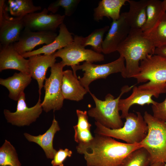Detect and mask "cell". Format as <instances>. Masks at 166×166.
Wrapping results in <instances>:
<instances>
[{
	"label": "cell",
	"instance_id": "obj_1",
	"mask_svg": "<svg viewBox=\"0 0 166 166\" xmlns=\"http://www.w3.org/2000/svg\"><path fill=\"white\" fill-rule=\"evenodd\" d=\"M142 147L140 143L128 144L95 133L89 142L78 144V153L83 155L87 166H119L132 151Z\"/></svg>",
	"mask_w": 166,
	"mask_h": 166
},
{
	"label": "cell",
	"instance_id": "obj_2",
	"mask_svg": "<svg viewBox=\"0 0 166 166\" xmlns=\"http://www.w3.org/2000/svg\"><path fill=\"white\" fill-rule=\"evenodd\" d=\"M156 48L144 35L141 29H131L126 38L117 51L125 61L124 78L134 77L139 73V62L148 55L154 54Z\"/></svg>",
	"mask_w": 166,
	"mask_h": 166
},
{
	"label": "cell",
	"instance_id": "obj_3",
	"mask_svg": "<svg viewBox=\"0 0 166 166\" xmlns=\"http://www.w3.org/2000/svg\"><path fill=\"white\" fill-rule=\"evenodd\" d=\"M134 86L125 85L121 88V93L117 98H115L112 95L108 93L104 101L98 99L90 92L95 106L88 110V115L108 128L116 129L121 128L124 124L119 112V101L121 96L129 91Z\"/></svg>",
	"mask_w": 166,
	"mask_h": 166
},
{
	"label": "cell",
	"instance_id": "obj_4",
	"mask_svg": "<svg viewBox=\"0 0 166 166\" xmlns=\"http://www.w3.org/2000/svg\"><path fill=\"white\" fill-rule=\"evenodd\" d=\"M126 121L122 127L111 129L106 128L95 121V133L120 139L128 144L140 143L147 136L148 128L141 113L136 114L130 113L125 117Z\"/></svg>",
	"mask_w": 166,
	"mask_h": 166
},
{
	"label": "cell",
	"instance_id": "obj_5",
	"mask_svg": "<svg viewBox=\"0 0 166 166\" xmlns=\"http://www.w3.org/2000/svg\"><path fill=\"white\" fill-rule=\"evenodd\" d=\"M148 128L147 134L140 143L149 153L151 164L166 163V122L156 118L145 111L143 116Z\"/></svg>",
	"mask_w": 166,
	"mask_h": 166
},
{
	"label": "cell",
	"instance_id": "obj_6",
	"mask_svg": "<svg viewBox=\"0 0 166 166\" xmlns=\"http://www.w3.org/2000/svg\"><path fill=\"white\" fill-rule=\"evenodd\" d=\"M124 58L121 56L117 60L108 63L97 65L89 62H85L81 65L71 66L74 75L76 71L82 70L84 72L83 76L78 78L81 85L89 93V86L91 83L97 79L106 77L111 74L120 73L122 76L125 70Z\"/></svg>",
	"mask_w": 166,
	"mask_h": 166
},
{
	"label": "cell",
	"instance_id": "obj_7",
	"mask_svg": "<svg viewBox=\"0 0 166 166\" xmlns=\"http://www.w3.org/2000/svg\"><path fill=\"white\" fill-rule=\"evenodd\" d=\"M64 67L61 61L55 63L51 67L49 77L45 80V95L41 105L46 113L59 110L63 106L64 99L61 85Z\"/></svg>",
	"mask_w": 166,
	"mask_h": 166
},
{
	"label": "cell",
	"instance_id": "obj_8",
	"mask_svg": "<svg viewBox=\"0 0 166 166\" xmlns=\"http://www.w3.org/2000/svg\"><path fill=\"white\" fill-rule=\"evenodd\" d=\"M83 37L75 35L73 42L65 47L54 53L55 56L62 59L64 66L79 65L85 61L93 63L104 60V56L91 49H86L82 43Z\"/></svg>",
	"mask_w": 166,
	"mask_h": 166
},
{
	"label": "cell",
	"instance_id": "obj_9",
	"mask_svg": "<svg viewBox=\"0 0 166 166\" xmlns=\"http://www.w3.org/2000/svg\"><path fill=\"white\" fill-rule=\"evenodd\" d=\"M131 94L128 97L120 99L118 103L119 111L121 112V118H125L130 107L134 104L143 106L145 104H155L156 101L152 99L158 98L160 94L166 93V87L149 81L138 86H134Z\"/></svg>",
	"mask_w": 166,
	"mask_h": 166
},
{
	"label": "cell",
	"instance_id": "obj_10",
	"mask_svg": "<svg viewBox=\"0 0 166 166\" xmlns=\"http://www.w3.org/2000/svg\"><path fill=\"white\" fill-rule=\"evenodd\" d=\"M139 73L133 78L138 83L149 81L166 87V58L155 55H149L140 61Z\"/></svg>",
	"mask_w": 166,
	"mask_h": 166
},
{
	"label": "cell",
	"instance_id": "obj_11",
	"mask_svg": "<svg viewBox=\"0 0 166 166\" xmlns=\"http://www.w3.org/2000/svg\"><path fill=\"white\" fill-rule=\"evenodd\" d=\"M5 0H0V42L1 46L17 42L24 29L22 17L10 16L6 8Z\"/></svg>",
	"mask_w": 166,
	"mask_h": 166
},
{
	"label": "cell",
	"instance_id": "obj_12",
	"mask_svg": "<svg viewBox=\"0 0 166 166\" xmlns=\"http://www.w3.org/2000/svg\"><path fill=\"white\" fill-rule=\"evenodd\" d=\"M16 111L11 112L5 109L3 113L8 122L18 126H29L36 121L41 114L42 108L41 105V96L34 106L29 108L26 102L25 94L23 93L17 101Z\"/></svg>",
	"mask_w": 166,
	"mask_h": 166
},
{
	"label": "cell",
	"instance_id": "obj_13",
	"mask_svg": "<svg viewBox=\"0 0 166 166\" xmlns=\"http://www.w3.org/2000/svg\"><path fill=\"white\" fill-rule=\"evenodd\" d=\"M44 8L39 12L28 14L23 18L24 28L33 31L54 32L63 23L65 16L59 14H48Z\"/></svg>",
	"mask_w": 166,
	"mask_h": 166
},
{
	"label": "cell",
	"instance_id": "obj_14",
	"mask_svg": "<svg viewBox=\"0 0 166 166\" xmlns=\"http://www.w3.org/2000/svg\"><path fill=\"white\" fill-rule=\"evenodd\" d=\"M57 36L53 31H33L24 28L19 40L13 44L15 49L21 55L31 52L36 46L52 43Z\"/></svg>",
	"mask_w": 166,
	"mask_h": 166
},
{
	"label": "cell",
	"instance_id": "obj_15",
	"mask_svg": "<svg viewBox=\"0 0 166 166\" xmlns=\"http://www.w3.org/2000/svg\"><path fill=\"white\" fill-rule=\"evenodd\" d=\"M131 28L123 13L119 18L113 21L102 45V52L109 54L117 51L119 45L126 38Z\"/></svg>",
	"mask_w": 166,
	"mask_h": 166
},
{
	"label": "cell",
	"instance_id": "obj_16",
	"mask_svg": "<svg viewBox=\"0 0 166 166\" xmlns=\"http://www.w3.org/2000/svg\"><path fill=\"white\" fill-rule=\"evenodd\" d=\"M56 58L54 53L50 55H35L29 57V74L32 78L37 81L39 96L41 95V90L44 87L43 83L46 78L47 71L56 63Z\"/></svg>",
	"mask_w": 166,
	"mask_h": 166
},
{
	"label": "cell",
	"instance_id": "obj_17",
	"mask_svg": "<svg viewBox=\"0 0 166 166\" xmlns=\"http://www.w3.org/2000/svg\"><path fill=\"white\" fill-rule=\"evenodd\" d=\"M0 50V71L13 69L29 74L28 59H26L14 49L13 44L1 46Z\"/></svg>",
	"mask_w": 166,
	"mask_h": 166
},
{
	"label": "cell",
	"instance_id": "obj_18",
	"mask_svg": "<svg viewBox=\"0 0 166 166\" xmlns=\"http://www.w3.org/2000/svg\"><path fill=\"white\" fill-rule=\"evenodd\" d=\"M61 91L64 99L77 101L82 100L88 93L81 84L77 76L69 69L63 72Z\"/></svg>",
	"mask_w": 166,
	"mask_h": 166
},
{
	"label": "cell",
	"instance_id": "obj_19",
	"mask_svg": "<svg viewBox=\"0 0 166 166\" xmlns=\"http://www.w3.org/2000/svg\"><path fill=\"white\" fill-rule=\"evenodd\" d=\"M59 28V34L52 43L43 46L36 50L26 53L22 56L26 58L33 55L41 54L50 55L54 53L56 50L61 49L70 44L73 40L72 34L69 31L63 23L60 26Z\"/></svg>",
	"mask_w": 166,
	"mask_h": 166
},
{
	"label": "cell",
	"instance_id": "obj_20",
	"mask_svg": "<svg viewBox=\"0 0 166 166\" xmlns=\"http://www.w3.org/2000/svg\"><path fill=\"white\" fill-rule=\"evenodd\" d=\"M60 130L58 122L54 117L50 127L43 134L34 136L25 132L24 135L29 141L39 145L44 151L47 158L53 159L57 151L53 148L54 137L57 132Z\"/></svg>",
	"mask_w": 166,
	"mask_h": 166
},
{
	"label": "cell",
	"instance_id": "obj_21",
	"mask_svg": "<svg viewBox=\"0 0 166 166\" xmlns=\"http://www.w3.org/2000/svg\"><path fill=\"white\" fill-rule=\"evenodd\" d=\"M31 80L30 74L20 72L15 73L12 76L6 79L1 78L0 84L8 89L10 98L18 101Z\"/></svg>",
	"mask_w": 166,
	"mask_h": 166
},
{
	"label": "cell",
	"instance_id": "obj_22",
	"mask_svg": "<svg viewBox=\"0 0 166 166\" xmlns=\"http://www.w3.org/2000/svg\"><path fill=\"white\" fill-rule=\"evenodd\" d=\"M147 2L148 0H127L129 10L123 13L131 29H141L144 26L146 20Z\"/></svg>",
	"mask_w": 166,
	"mask_h": 166
},
{
	"label": "cell",
	"instance_id": "obj_23",
	"mask_svg": "<svg viewBox=\"0 0 166 166\" xmlns=\"http://www.w3.org/2000/svg\"><path fill=\"white\" fill-rule=\"evenodd\" d=\"M127 0H102L94 9L93 19L96 22L102 20L104 17L111 18L113 21L118 19L120 16L122 7Z\"/></svg>",
	"mask_w": 166,
	"mask_h": 166
},
{
	"label": "cell",
	"instance_id": "obj_24",
	"mask_svg": "<svg viewBox=\"0 0 166 166\" xmlns=\"http://www.w3.org/2000/svg\"><path fill=\"white\" fill-rule=\"evenodd\" d=\"M76 112L78 121L77 124L73 126L74 140L78 144L88 142L93 136L91 132L92 125L89 122L87 111L77 109Z\"/></svg>",
	"mask_w": 166,
	"mask_h": 166
},
{
	"label": "cell",
	"instance_id": "obj_25",
	"mask_svg": "<svg viewBox=\"0 0 166 166\" xmlns=\"http://www.w3.org/2000/svg\"><path fill=\"white\" fill-rule=\"evenodd\" d=\"M143 33L156 48L166 46V12L151 28Z\"/></svg>",
	"mask_w": 166,
	"mask_h": 166
},
{
	"label": "cell",
	"instance_id": "obj_26",
	"mask_svg": "<svg viewBox=\"0 0 166 166\" xmlns=\"http://www.w3.org/2000/svg\"><path fill=\"white\" fill-rule=\"evenodd\" d=\"M7 4L6 9L14 17L23 18L42 9L41 6H35L32 0H8Z\"/></svg>",
	"mask_w": 166,
	"mask_h": 166
},
{
	"label": "cell",
	"instance_id": "obj_27",
	"mask_svg": "<svg viewBox=\"0 0 166 166\" xmlns=\"http://www.w3.org/2000/svg\"><path fill=\"white\" fill-rule=\"evenodd\" d=\"M150 155L144 148H137L129 153L119 166H149Z\"/></svg>",
	"mask_w": 166,
	"mask_h": 166
},
{
	"label": "cell",
	"instance_id": "obj_28",
	"mask_svg": "<svg viewBox=\"0 0 166 166\" xmlns=\"http://www.w3.org/2000/svg\"><path fill=\"white\" fill-rule=\"evenodd\" d=\"M161 1L148 0L146 7V20L141 29L145 32L151 28L164 13L161 6Z\"/></svg>",
	"mask_w": 166,
	"mask_h": 166
},
{
	"label": "cell",
	"instance_id": "obj_29",
	"mask_svg": "<svg viewBox=\"0 0 166 166\" xmlns=\"http://www.w3.org/2000/svg\"><path fill=\"white\" fill-rule=\"evenodd\" d=\"M16 150L6 140L0 148V166H21Z\"/></svg>",
	"mask_w": 166,
	"mask_h": 166
},
{
	"label": "cell",
	"instance_id": "obj_30",
	"mask_svg": "<svg viewBox=\"0 0 166 166\" xmlns=\"http://www.w3.org/2000/svg\"><path fill=\"white\" fill-rule=\"evenodd\" d=\"M110 27L105 26L97 29L85 37H83L82 43L85 47L91 46L93 50L98 53L102 52V45L105 33L109 30Z\"/></svg>",
	"mask_w": 166,
	"mask_h": 166
},
{
	"label": "cell",
	"instance_id": "obj_31",
	"mask_svg": "<svg viewBox=\"0 0 166 166\" xmlns=\"http://www.w3.org/2000/svg\"><path fill=\"white\" fill-rule=\"evenodd\" d=\"M80 1V0H57L50 4L47 9L48 11L55 14L60 7H61L64 10V15L70 16L75 12Z\"/></svg>",
	"mask_w": 166,
	"mask_h": 166
},
{
	"label": "cell",
	"instance_id": "obj_32",
	"mask_svg": "<svg viewBox=\"0 0 166 166\" xmlns=\"http://www.w3.org/2000/svg\"><path fill=\"white\" fill-rule=\"evenodd\" d=\"M151 107L153 116L156 118L166 122V97L163 101L160 103L156 102L155 104L152 105Z\"/></svg>",
	"mask_w": 166,
	"mask_h": 166
},
{
	"label": "cell",
	"instance_id": "obj_33",
	"mask_svg": "<svg viewBox=\"0 0 166 166\" xmlns=\"http://www.w3.org/2000/svg\"><path fill=\"white\" fill-rule=\"evenodd\" d=\"M72 152L69 149L60 148L55 153L51 163L53 166H64L63 163L67 157H70Z\"/></svg>",
	"mask_w": 166,
	"mask_h": 166
},
{
	"label": "cell",
	"instance_id": "obj_34",
	"mask_svg": "<svg viewBox=\"0 0 166 166\" xmlns=\"http://www.w3.org/2000/svg\"><path fill=\"white\" fill-rule=\"evenodd\" d=\"M154 54L166 58V45L156 48L154 51Z\"/></svg>",
	"mask_w": 166,
	"mask_h": 166
},
{
	"label": "cell",
	"instance_id": "obj_35",
	"mask_svg": "<svg viewBox=\"0 0 166 166\" xmlns=\"http://www.w3.org/2000/svg\"><path fill=\"white\" fill-rule=\"evenodd\" d=\"M165 164L162 162H157L153 163L149 166H164Z\"/></svg>",
	"mask_w": 166,
	"mask_h": 166
},
{
	"label": "cell",
	"instance_id": "obj_36",
	"mask_svg": "<svg viewBox=\"0 0 166 166\" xmlns=\"http://www.w3.org/2000/svg\"><path fill=\"white\" fill-rule=\"evenodd\" d=\"M161 6L163 11L166 12V0H164L161 2Z\"/></svg>",
	"mask_w": 166,
	"mask_h": 166
},
{
	"label": "cell",
	"instance_id": "obj_37",
	"mask_svg": "<svg viewBox=\"0 0 166 166\" xmlns=\"http://www.w3.org/2000/svg\"><path fill=\"white\" fill-rule=\"evenodd\" d=\"M164 166H166V163L165 164V165H164Z\"/></svg>",
	"mask_w": 166,
	"mask_h": 166
}]
</instances>
